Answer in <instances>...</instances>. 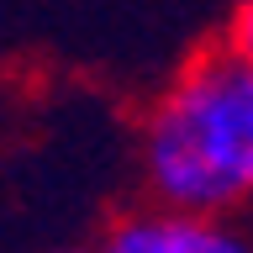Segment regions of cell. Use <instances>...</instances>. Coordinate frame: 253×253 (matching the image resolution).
<instances>
[{"label": "cell", "mask_w": 253, "mask_h": 253, "mask_svg": "<svg viewBox=\"0 0 253 253\" xmlns=\"http://www.w3.org/2000/svg\"><path fill=\"white\" fill-rule=\"evenodd\" d=\"M137 174L158 211H253V69L232 47H195L137 116Z\"/></svg>", "instance_id": "6da1fadb"}, {"label": "cell", "mask_w": 253, "mask_h": 253, "mask_svg": "<svg viewBox=\"0 0 253 253\" xmlns=\"http://www.w3.org/2000/svg\"><path fill=\"white\" fill-rule=\"evenodd\" d=\"M100 253H253V216L132 211L100 232Z\"/></svg>", "instance_id": "7a4b0ae2"}, {"label": "cell", "mask_w": 253, "mask_h": 253, "mask_svg": "<svg viewBox=\"0 0 253 253\" xmlns=\"http://www.w3.org/2000/svg\"><path fill=\"white\" fill-rule=\"evenodd\" d=\"M221 42L253 69V0H237V11L227 16V27H221Z\"/></svg>", "instance_id": "3957f363"}, {"label": "cell", "mask_w": 253, "mask_h": 253, "mask_svg": "<svg viewBox=\"0 0 253 253\" xmlns=\"http://www.w3.org/2000/svg\"><path fill=\"white\" fill-rule=\"evenodd\" d=\"M58 253H100V243H95V248H58Z\"/></svg>", "instance_id": "277c9868"}]
</instances>
